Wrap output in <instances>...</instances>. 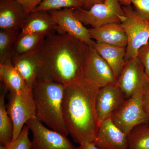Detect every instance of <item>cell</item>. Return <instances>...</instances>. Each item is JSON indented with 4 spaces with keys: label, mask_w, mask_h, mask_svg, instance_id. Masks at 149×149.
<instances>
[{
    "label": "cell",
    "mask_w": 149,
    "mask_h": 149,
    "mask_svg": "<svg viewBox=\"0 0 149 149\" xmlns=\"http://www.w3.org/2000/svg\"><path fill=\"white\" fill-rule=\"evenodd\" d=\"M88 47L68 34L55 32L47 35L35 51L39 64L38 79L65 86L80 80L83 77Z\"/></svg>",
    "instance_id": "cell-1"
},
{
    "label": "cell",
    "mask_w": 149,
    "mask_h": 149,
    "mask_svg": "<svg viewBox=\"0 0 149 149\" xmlns=\"http://www.w3.org/2000/svg\"><path fill=\"white\" fill-rule=\"evenodd\" d=\"M100 87L83 77L65 86L63 117L69 135L75 143H93L100 124L96 101Z\"/></svg>",
    "instance_id": "cell-2"
},
{
    "label": "cell",
    "mask_w": 149,
    "mask_h": 149,
    "mask_svg": "<svg viewBox=\"0 0 149 149\" xmlns=\"http://www.w3.org/2000/svg\"><path fill=\"white\" fill-rule=\"evenodd\" d=\"M65 85L46 79H38L32 92L36 106V117L49 128L67 136L62 104Z\"/></svg>",
    "instance_id": "cell-3"
},
{
    "label": "cell",
    "mask_w": 149,
    "mask_h": 149,
    "mask_svg": "<svg viewBox=\"0 0 149 149\" xmlns=\"http://www.w3.org/2000/svg\"><path fill=\"white\" fill-rule=\"evenodd\" d=\"M146 95L136 93L126 99L111 116L113 123L126 136L138 125L149 123V109Z\"/></svg>",
    "instance_id": "cell-4"
},
{
    "label": "cell",
    "mask_w": 149,
    "mask_h": 149,
    "mask_svg": "<svg viewBox=\"0 0 149 149\" xmlns=\"http://www.w3.org/2000/svg\"><path fill=\"white\" fill-rule=\"evenodd\" d=\"M119 0H104L88 10L74 9V16L85 25L93 28L107 24L121 23L126 16Z\"/></svg>",
    "instance_id": "cell-5"
},
{
    "label": "cell",
    "mask_w": 149,
    "mask_h": 149,
    "mask_svg": "<svg viewBox=\"0 0 149 149\" xmlns=\"http://www.w3.org/2000/svg\"><path fill=\"white\" fill-rule=\"evenodd\" d=\"M126 18L121 23L127 37L125 62L136 57L138 51L149 41V21L141 18L131 4L122 6Z\"/></svg>",
    "instance_id": "cell-6"
},
{
    "label": "cell",
    "mask_w": 149,
    "mask_h": 149,
    "mask_svg": "<svg viewBox=\"0 0 149 149\" xmlns=\"http://www.w3.org/2000/svg\"><path fill=\"white\" fill-rule=\"evenodd\" d=\"M8 96L6 107L13 123V141L19 136L25 124L36 117V106L31 88L21 93H9Z\"/></svg>",
    "instance_id": "cell-7"
},
{
    "label": "cell",
    "mask_w": 149,
    "mask_h": 149,
    "mask_svg": "<svg viewBox=\"0 0 149 149\" xmlns=\"http://www.w3.org/2000/svg\"><path fill=\"white\" fill-rule=\"evenodd\" d=\"M116 84L126 99L136 93H149V77L137 57L125 62Z\"/></svg>",
    "instance_id": "cell-8"
},
{
    "label": "cell",
    "mask_w": 149,
    "mask_h": 149,
    "mask_svg": "<svg viewBox=\"0 0 149 149\" xmlns=\"http://www.w3.org/2000/svg\"><path fill=\"white\" fill-rule=\"evenodd\" d=\"M32 133V149H76L67 136L43 125L37 117L26 123Z\"/></svg>",
    "instance_id": "cell-9"
},
{
    "label": "cell",
    "mask_w": 149,
    "mask_h": 149,
    "mask_svg": "<svg viewBox=\"0 0 149 149\" xmlns=\"http://www.w3.org/2000/svg\"><path fill=\"white\" fill-rule=\"evenodd\" d=\"M83 76L100 88L116 84V82L109 65L93 47H88L83 67Z\"/></svg>",
    "instance_id": "cell-10"
},
{
    "label": "cell",
    "mask_w": 149,
    "mask_h": 149,
    "mask_svg": "<svg viewBox=\"0 0 149 149\" xmlns=\"http://www.w3.org/2000/svg\"><path fill=\"white\" fill-rule=\"evenodd\" d=\"M74 9L66 8L49 11L57 24V33L68 34L89 47H94L96 42L91 38L88 29L74 16Z\"/></svg>",
    "instance_id": "cell-11"
},
{
    "label": "cell",
    "mask_w": 149,
    "mask_h": 149,
    "mask_svg": "<svg viewBox=\"0 0 149 149\" xmlns=\"http://www.w3.org/2000/svg\"><path fill=\"white\" fill-rule=\"evenodd\" d=\"M126 100L125 95L116 84L100 88L96 101V109L99 124L110 118L113 113Z\"/></svg>",
    "instance_id": "cell-12"
},
{
    "label": "cell",
    "mask_w": 149,
    "mask_h": 149,
    "mask_svg": "<svg viewBox=\"0 0 149 149\" xmlns=\"http://www.w3.org/2000/svg\"><path fill=\"white\" fill-rule=\"evenodd\" d=\"M93 143L100 149H128L127 136L110 118L101 123Z\"/></svg>",
    "instance_id": "cell-13"
},
{
    "label": "cell",
    "mask_w": 149,
    "mask_h": 149,
    "mask_svg": "<svg viewBox=\"0 0 149 149\" xmlns=\"http://www.w3.org/2000/svg\"><path fill=\"white\" fill-rule=\"evenodd\" d=\"M57 24L47 11H34L28 14L21 27V32L47 35L56 32Z\"/></svg>",
    "instance_id": "cell-14"
},
{
    "label": "cell",
    "mask_w": 149,
    "mask_h": 149,
    "mask_svg": "<svg viewBox=\"0 0 149 149\" xmlns=\"http://www.w3.org/2000/svg\"><path fill=\"white\" fill-rule=\"evenodd\" d=\"M89 34L96 42L126 47L127 37L121 23H109L88 29Z\"/></svg>",
    "instance_id": "cell-15"
},
{
    "label": "cell",
    "mask_w": 149,
    "mask_h": 149,
    "mask_svg": "<svg viewBox=\"0 0 149 149\" xmlns=\"http://www.w3.org/2000/svg\"><path fill=\"white\" fill-rule=\"evenodd\" d=\"M27 14L17 0H0V29H21Z\"/></svg>",
    "instance_id": "cell-16"
},
{
    "label": "cell",
    "mask_w": 149,
    "mask_h": 149,
    "mask_svg": "<svg viewBox=\"0 0 149 149\" xmlns=\"http://www.w3.org/2000/svg\"><path fill=\"white\" fill-rule=\"evenodd\" d=\"M35 51L13 57L12 63L29 88L32 89L38 77L39 64Z\"/></svg>",
    "instance_id": "cell-17"
},
{
    "label": "cell",
    "mask_w": 149,
    "mask_h": 149,
    "mask_svg": "<svg viewBox=\"0 0 149 149\" xmlns=\"http://www.w3.org/2000/svg\"><path fill=\"white\" fill-rule=\"evenodd\" d=\"M93 47L109 65L117 80L125 63L126 47L97 42Z\"/></svg>",
    "instance_id": "cell-18"
},
{
    "label": "cell",
    "mask_w": 149,
    "mask_h": 149,
    "mask_svg": "<svg viewBox=\"0 0 149 149\" xmlns=\"http://www.w3.org/2000/svg\"><path fill=\"white\" fill-rule=\"evenodd\" d=\"M1 88L2 92L0 95V144L8 146L13 140L14 125L7 111L5 104L6 93L8 91L2 83Z\"/></svg>",
    "instance_id": "cell-19"
},
{
    "label": "cell",
    "mask_w": 149,
    "mask_h": 149,
    "mask_svg": "<svg viewBox=\"0 0 149 149\" xmlns=\"http://www.w3.org/2000/svg\"><path fill=\"white\" fill-rule=\"evenodd\" d=\"M0 80L9 93H21L29 88L12 63L0 64Z\"/></svg>",
    "instance_id": "cell-20"
},
{
    "label": "cell",
    "mask_w": 149,
    "mask_h": 149,
    "mask_svg": "<svg viewBox=\"0 0 149 149\" xmlns=\"http://www.w3.org/2000/svg\"><path fill=\"white\" fill-rule=\"evenodd\" d=\"M46 36L45 34H29L20 31L13 48L12 58L37 49Z\"/></svg>",
    "instance_id": "cell-21"
},
{
    "label": "cell",
    "mask_w": 149,
    "mask_h": 149,
    "mask_svg": "<svg viewBox=\"0 0 149 149\" xmlns=\"http://www.w3.org/2000/svg\"><path fill=\"white\" fill-rule=\"evenodd\" d=\"M20 31L17 28L0 29V64L12 63L13 48Z\"/></svg>",
    "instance_id": "cell-22"
},
{
    "label": "cell",
    "mask_w": 149,
    "mask_h": 149,
    "mask_svg": "<svg viewBox=\"0 0 149 149\" xmlns=\"http://www.w3.org/2000/svg\"><path fill=\"white\" fill-rule=\"evenodd\" d=\"M128 149H149V124L135 127L127 135Z\"/></svg>",
    "instance_id": "cell-23"
},
{
    "label": "cell",
    "mask_w": 149,
    "mask_h": 149,
    "mask_svg": "<svg viewBox=\"0 0 149 149\" xmlns=\"http://www.w3.org/2000/svg\"><path fill=\"white\" fill-rule=\"evenodd\" d=\"M84 0H42L34 11H49L66 8L76 9L84 8Z\"/></svg>",
    "instance_id": "cell-24"
},
{
    "label": "cell",
    "mask_w": 149,
    "mask_h": 149,
    "mask_svg": "<svg viewBox=\"0 0 149 149\" xmlns=\"http://www.w3.org/2000/svg\"><path fill=\"white\" fill-rule=\"evenodd\" d=\"M29 128L25 125L17 138L8 146V149H32V141L29 137Z\"/></svg>",
    "instance_id": "cell-25"
},
{
    "label": "cell",
    "mask_w": 149,
    "mask_h": 149,
    "mask_svg": "<svg viewBox=\"0 0 149 149\" xmlns=\"http://www.w3.org/2000/svg\"><path fill=\"white\" fill-rule=\"evenodd\" d=\"M119 1L123 5L132 3L137 14L149 21V0H119Z\"/></svg>",
    "instance_id": "cell-26"
},
{
    "label": "cell",
    "mask_w": 149,
    "mask_h": 149,
    "mask_svg": "<svg viewBox=\"0 0 149 149\" xmlns=\"http://www.w3.org/2000/svg\"><path fill=\"white\" fill-rule=\"evenodd\" d=\"M137 57L143 65L145 72L149 77V41L138 51Z\"/></svg>",
    "instance_id": "cell-27"
},
{
    "label": "cell",
    "mask_w": 149,
    "mask_h": 149,
    "mask_svg": "<svg viewBox=\"0 0 149 149\" xmlns=\"http://www.w3.org/2000/svg\"><path fill=\"white\" fill-rule=\"evenodd\" d=\"M24 8L27 14L34 11L42 0H17Z\"/></svg>",
    "instance_id": "cell-28"
},
{
    "label": "cell",
    "mask_w": 149,
    "mask_h": 149,
    "mask_svg": "<svg viewBox=\"0 0 149 149\" xmlns=\"http://www.w3.org/2000/svg\"><path fill=\"white\" fill-rule=\"evenodd\" d=\"M84 1H85V5L83 8L88 10L96 4L103 2L104 0H84Z\"/></svg>",
    "instance_id": "cell-29"
},
{
    "label": "cell",
    "mask_w": 149,
    "mask_h": 149,
    "mask_svg": "<svg viewBox=\"0 0 149 149\" xmlns=\"http://www.w3.org/2000/svg\"><path fill=\"white\" fill-rule=\"evenodd\" d=\"M76 149H100L93 143H86L80 145Z\"/></svg>",
    "instance_id": "cell-30"
},
{
    "label": "cell",
    "mask_w": 149,
    "mask_h": 149,
    "mask_svg": "<svg viewBox=\"0 0 149 149\" xmlns=\"http://www.w3.org/2000/svg\"><path fill=\"white\" fill-rule=\"evenodd\" d=\"M146 99L147 104H148V107L149 109V93L146 94Z\"/></svg>",
    "instance_id": "cell-31"
},
{
    "label": "cell",
    "mask_w": 149,
    "mask_h": 149,
    "mask_svg": "<svg viewBox=\"0 0 149 149\" xmlns=\"http://www.w3.org/2000/svg\"><path fill=\"white\" fill-rule=\"evenodd\" d=\"M8 146H3L0 145V149H8Z\"/></svg>",
    "instance_id": "cell-32"
}]
</instances>
